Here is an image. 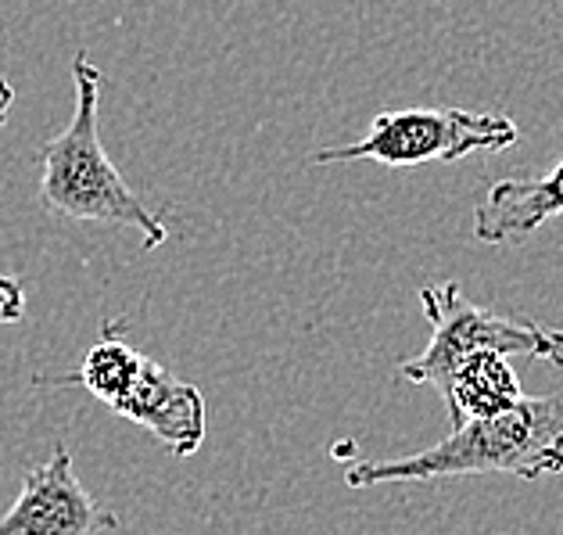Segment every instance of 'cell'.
Instances as JSON below:
<instances>
[{
    "mask_svg": "<svg viewBox=\"0 0 563 535\" xmlns=\"http://www.w3.org/2000/svg\"><path fill=\"white\" fill-rule=\"evenodd\" d=\"M442 400L449 406L452 428H460L466 421L496 417L503 410L517 406L525 400L520 392L517 370L506 363L499 352H471L452 367V374L442 385Z\"/></svg>",
    "mask_w": 563,
    "mask_h": 535,
    "instance_id": "ba28073f",
    "label": "cell"
},
{
    "mask_svg": "<svg viewBox=\"0 0 563 535\" xmlns=\"http://www.w3.org/2000/svg\"><path fill=\"white\" fill-rule=\"evenodd\" d=\"M11 108H15V87H11V79L4 73V65H0V127L8 122Z\"/></svg>",
    "mask_w": 563,
    "mask_h": 535,
    "instance_id": "30bf717a",
    "label": "cell"
},
{
    "mask_svg": "<svg viewBox=\"0 0 563 535\" xmlns=\"http://www.w3.org/2000/svg\"><path fill=\"white\" fill-rule=\"evenodd\" d=\"M517 141L520 127L510 116L466 112V108H402V112H380L355 144L323 148L309 162L312 166L377 162L388 170H413L428 162H460L474 151H503Z\"/></svg>",
    "mask_w": 563,
    "mask_h": 535,
    "instance_id": "5b68a950",
    "label": "cell"
},
{
    "mask_svg": "<svg viewBox=\"0 0 563 535\" xmlns=\"http://www.w3.org/2000/svg\"><path fill=\"white\" fill-rule=\"evenodd\" d=\"M420 309L431 324L428 349L413 360L398 363V374L413 385H434L442 392L463 356L471 352H499V356H528L549 367H563V331L545 327L528 317H503L485 306H474L460 292V284H423Z\"/></svg>",
    "mask_w": 563,
    "mask_h": 535,
    "instance_id": "277c9868",
    "label": "cell"
},
{
    "mask_svg": "<svg viewBox=\"0 0 563 535\" xmlns=\"http://www.w3.org/2000/svg\"><path fill=\"white\" fill-rule=\"evenodd\" d=\"M25 317V287L19 277L0 273V324H19Z\"/></svg>",
    "mask_w": 563,
    "mask_h": 535,
    "instance_id": "9c48e42d",
    "label": "cell"
},
{
    "mask_svg": "<svg viewBox=\"0 0 563 535\" xmlns=\"http://www.w3.org/2000/svg\"><path fill=\"white\" fill-rule=\"evenodd\" d=\"M73 119L58 137H51L40 148V205L54 216L76 219V223L136 230L147 252L162 249L169 241V227L122 181L101 144V68L87 54L73 58Z\"/></svg>",
    "mask_w": 563,
    "mask_h": 535,
    "instance_id": "7a4b0ae2",
    "label": "cell"
},
{
    "mask_svg": "<svg viewBox=\"0 0 563 535\" xmlns=\"http://www.w3.org/2000/svg\"><path fill=\"white\" fill-rule=\"evenodd\" d=\"M553 216H563V159L545 176H510L492 184L474 209V238L503 249L531 238Z\"/></svg>",
    "mask_w": 563,
    "mask_h": 535,
    "instance_id": "52a82bcc",
    "label": "cell"
},
{
    "mask_svg": "<svg viewBox=\"0 0 563 535\" xmlns=\"http://www.w3.org/2000/svg\"><path fill=\"white\" fill-rule=\"evenodd\" d=\"M115 525L119 517L79 485L73 452L58 446L47 463L25 474L19 500L0 517V535H101Z\"/></svg>",
    "mask_w": 563,
    "mask_h": 535,
    "instance_id": "8992f818",
    "label": "cell"
},
{
    "mask_svg": "<svg viewBox=\"0 0 563 535\" xmlns=\"http://www.w3.org/2000/svg\"><path fill=\"white\" fill-rule=\"evenodd\" d=\"M54 385H84L98 403L155 435L173 457H190L205 443L201 389L130 346L122 324H104L101 341L84 356L76 374Z\"/></svg>",
    "mask_w": 563,
    "mask_h": 535,
    "instance_id": "3957f363",
    "label": "cell"
},
{
    "mask_svg": "<svg viewBox=\"0 0 563 535\" xmlns=\"http://www.w3.org/2000/svg\"><path fill=\"white\" fill-rule=\"evenodd\" d=\"M563 471V395L520 400L496 417L466 421L442 443L398 460L352 463L345 482L352 489L380 482H442L463 474H510L539 482Z\"/></svg>",
    "mask_w": 563,
    "mask_h": 535,
    "instance_id": "6da1fadb",
    "label": "cell"
}]
</instances>
